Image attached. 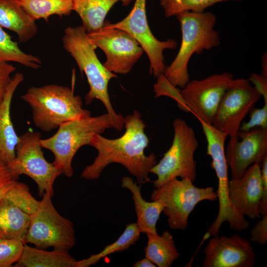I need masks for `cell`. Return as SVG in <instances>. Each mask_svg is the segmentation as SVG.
Masks as SVG:
<instances>
[{"label":"cell","instance_id":"obj_1","mask_svg":"<svg viewBox=\"0 0 267 267\" xmlns=\"http://www.w3.org/2000/svg\"><path fill=\"white\" fill-rule=\"evenodd\" d=\"M124 125L125 132L118 138L108 139L99 134L93 136L89 145L95 148L98 154L92 163L83 171L81 178L97 179L109 164L118 163L135 177L139 184L150 181V170L157 161L153 153L148 156L144 154L149 140L144 132L145 125L141 114L134 110L132 114L124 117Z\"/></svg>","mask_w":267,"mask_h":267},{"label":"cell","instance_id":"obj_2","mask_svg":"<svg viewBox=\"0 0 267 267\" xmlns=\"http://www.w3.org/2000/svg\"><path fill=\"white\" fill-rule=\"evenodd\" d=\"M63 46L74 59L81 72L86 75L89 86L85 97L86 104L94 99L99 100L106 108L107 113L114 121L116 130L121 131L124 127V117L117 114L112 107L108 91L109 81L117 75L107 70L99 60L96 48L89 41L84 27H67L62 38Z\"/></svg>","mask_w":267,"mask_h":267},{"label":"cell","instance_id":"obj_3","mask_svg":"<svg viewBox=\"0 0 267 267\" xmlns=\"http://www.w3.org/2000/svg\"><path fill=\"white\" fill-rule=\"evenodd\" d=\"M180 24L181 41L179 50L164 75L174 86L183 89L190 81L188 65L194 54L218 46L220 38L215 29V14L210 11H186L178 14Z\"/></svg>","mask_w":267,"mask_h":267},{"label":"cell","instance_id":"obj_4","mask_svg":"<svg viewBox=\"0 0 267 267\" xmlns=\"http://www.w3.org/2000/svg\"><path fill=\"white\" fill-rule=\"evenodd\" d=\"M32 111L35 125L43 131L50 132L67 121L91 116L83 108L81 96L74 89L56 84L32 87L21 96Z\"/></svg>","mask_w":267,"mask_h":267},{"label":"cell","instance_id":"obj_5","mask_svg":"<svg viewBox=\"0 0 267 267\" xmlns=\"http://www.w3.org/2000/svg\"><path fill=\"white\" fill-rule=\"evenodd\" d=\"M116 125L107 113L98 116L81 118L61 124L52 136L41 139L42 148L51 151L54 156L52 163L61 174L71 178L74 173L73 159L83 146L89 145L93 136L101 134Z\"/></svg>","mask_w":267,"mask_h":267},{"label":"cell","instance_id":"obj_6","mask_svg":"<svg viewBox=\"0 0 267 267\" xmlns=\"http://www.w3.org/2000/svg\"><path fill=\"white\" fill-rule=\"evenodd\" d=\"M207 142V155L212 158V166L218 179L217 199L219 206L218 215L211 224L208 233L218 235L222 223L227 222L231 230L241 231L247 230L249 222L230 204L228 197V166L225 156V142L228 135L212 124L199 121Z\"/></svg>","mask_w":267,"mask_h":267},{"label":"cell","instance_id":"obj_7","mask_svg":"<svg viewBox=\"0 0 267 267\" xmlns=\"http://www.w3.org/2000/svg\"><path fill=\"white\" fill-rule=\"evenodd\" d=\"M172 144L160 161L151 169L157 176L152 181L155 188L169 180L180 178L194 182L196 178L194 154L199 142L194 130L184 120L177 118L173 122Z\"/></svg>","mask_w":267,"mask_h":267},{"label":"cell","instance_id":"obj_8","mask_svg":"<svg viewBox=\"0 0 267 267\" xmlns=\"http://www.w3.org/2000/svg\"><path fill=\"white\" fill-rule=\"evenodd\" d=\"M150 197L152 201L164 203L163 212L171 229L184 230L196 205L204 200H216L217 194L213 187H198L189 180L175 178L154 189Z\"/></svg>","mask_w":267,"mask_h":267},{"label":"cell","instance_id":"obj_9","mask_svg":"<svg viewBox=\"0 0 267 267\" xmlns=\"http://www.w3.org/2000/svg\"><path fill=\"white\" fill-rule=\"evenodd\" d=\"M51 197L47 193L42 195L38 210L31 215L24 243L42 249L53 247L69 251L76 244L74 224L57 212Z\"/></svg>","mask_w":267,"mask_h":267},{"label":"cell","instance_id":"obj_10","mask_svg":"<svg viewBox=\"0 0 267 267\" xmlns=\"http://www.w3.org/2000/svg\"><path fill=\"white\" fill-rule=\"evenodd\" d=\"M39 132L28 131L19 136L15 148V157L7 165L18 179L21 175L31 178L37 184L39 195H54L53 184L61 174L53 163L46 161L40 144Z\"/></svg>","mask_w":267,"mask_h":267},{"label":"cell","instance_id":"obj_11","mask_svg":"<svg viewBox=\"0 0 267 267\" xmlns=\"http://www.w3.org/2000/svg\"><path fill=\"white\" fill-rule=\"evenodd\" d=\"M108 21L100 29L89 33L90 43L104 52L106 60L103 65L110 72L126 75L142 55L144 51L138 42L129 33L112 27Z\"/></svg>","mask_w":267,"mask_h":267},{"label":"cell","instance_id":"obj_12","mask_svg":"<svg viewBox=\"0 0 267 267\" xmlns=\"http://www.w3.org/2000/svg\"><path fill=\"white\" fill-rule=\"evenodd\" d=\"M262 97L247 79H233L225 90L212 126L230 138L236 136L243 120Z\"/></svg>","mask_w":267,"mask_h":267},{"label":"cell","instance_id":"obj_13","mask_svg":"<svg viewBox=\"0 0 267 267\" xmlns=\"http://www.w3.org/2000/svg\"><path fill=\"white\" fill-rule=\"evenodd\" d=\"M110 27L122 29L131 35L147 54L150 62V73L156 78L164 74L166 68L164 51L174 49L178 46L174 39L161 41L152 34L147 19L146 0H135L129 14L122 20L112 24Z\"/></svg>","mask_w":267,"mask_h":267},{"label":"cell","instance_id":"obj_14","mask_svg":"<svg viewBox=\"0 0 267 267\" xmlns=\"http://www.w3.org/2000/svg\"><path fill=\"white\" fill-rule=\"evenodd\" d=\"M233 79L231 73L224 72L189 81L180 93L190 113L199 121L212 124L221 99Z\"/></svg>","mask_w":267,"mask_h":267},{"label":"cell","instance_id":"obj_15","mask_svg":"<svg viewBox=\"0 0 267 267\" xmlns=\"http://www.w3.org/2000/svg\"><path fill=\"white\" fill-rule=\"evenodd\" d=\"M224 153L231 178H241L250 166L260 164L267 154V129L239 131L236 136L230 138Z\"/></svg>","mask_w":267,"mask_h":267},{"label":"cell","instance_id":"obj_16","mask_svg":"<svg viewBox=\"0 0 267 267\" xmlns=\"http://www.w3.org/2000/svg\"><path fill=\"white\" fill-rule=\"evenodd\" d=\"M204 250L203 267H253L256 255L250 241L234 233L213 236Z\"/></svg>","mask_w":267,"mask_h":267},{"label":"cell","instance_id":"obj_17","mask_svg":"<svg viewBox=\"0 0 267 267\" xmlns=\"http://www.w3.org/2000/svg\"><path fill=\"white\" fill-rule=\"evenodd\" d=\"M263 194V179L259 163L250 166L241 178L229 180L230 204L245 217L254 219L260 216L259 207Z\"/></svg>","mask_w":267,"mask_h":267},{"label":"cell","instance_id":"obj_18","mask_svg":"<svg viewBox=\"0 0 267 267\" xmlns=\"http://www.w3.org/2000/svg\"><path fill=\"white\" fill-rule=\"evenodd\" d=\"M22 73L17 72L12 77L5 97L0 105V161L8 165L15 157V148L19 140L10 117V106L13 95L23 81Z\"/></svg>","mask_w":267,"mask_h":267},{"label":"cell","instance_id":"obj_19","mask_svg":"<svg viewBox=\"0 0 267 267\" xmlns=\"http://www.w3.org/2000/svg\"><path fill=\"white\" fill-rule=\"evenodd\" d=\"M141 185H138L129 177H123L121 180V187L127 188L132 194L137 216L135 223L140 233H157L156 224L165 204L159 200L151 202L145 201L141 193Z\"/></svg>","mask_w":267,"mask_h":267},{"label":"cell","instance_id":"obj_20","mask_svg":"<svg viewBox=\"0 0 267 267\" xmlns=\"http://www.w3.org/2000/svg\"><path fill=\"white\" fill-rule=\"evenodd\" d=\"M35 21L16 0H0V26L15 33L19 42L26 43L37 34Z\"/></svg>","mask_w":267,"mask_h":267},{"label":"cell","instance_id":"obj_21","mask_svg":"<svg viewBox=\"0 0 267 267\" xmlns=\"http://www.w3.org/2000/svg\"><path fill=\"white\" fill-rule=\"evenodd\" d=\"M76 262L68 250L53 249L46 251L25 244L21 258L14 267H76Z\"/></svg>","mask_w":267,"mask_h":267},{"label":"cell","instance_id":"obj_22","mask_svg":"<svg viewBox=\"0 0 267 267\" xmlns=\"http://www.w3.org/2000/svg\"><path fill=\"white\" fill-rule=\"evenodd\" d=\"M132 0H72V11L80 16L87 33L101 28L111 8L117 2L127 6Z\"/></svg>","mask_w":267,"mask_h":267},{"label":"cell","instance_id":"obj_23","mask_svg":"<svg viewBox=\"0 0 267 267\" xmlns=\"http://www.w3.org/2000/svg\"><path fill=\"white\" fill-rule=\"evenodd\" d=\"M30 217L5 198H0V237L24 242Z\"/></svg>","mask_w":267,"mask_h":267},{"label":"cell","instance_id":"obj_24","mask_svg":"<svg viewBox=\"0 0 267 267\" xmlns=\"http://www.w3.org/2000/svg\"><path fill=\"white\" fill-rule=\"evenodd\" d=\"M146 234L148 240L144 248L145 257L150 260L156 267H171L180 256L171 233L166 230L161 235L157 233Z\"/></svg>","mask_w":267,"mask_h":267},{"label":"cell","instance_id":"obj_25","mask_svg":"<svg viewBox=\"0 0 267 267\" xmlns=\"http://www.w3.org/2000/svg\"><path fill=\"white\" fill-rule=\"evenodd\" d=\"M23 9L35 21L43 19L48 21L53 15L60 17L72 11V0H16Z\"/></svg>","mask_w":267,"mask_h":267},{"label":"cell","instance_id":"obj_26","mask_svg":"<svg viewBox=\"0 0 267 267\" xmlns=\"http://www.w3.org/2000/svg\"><path fill=\"white\" fill-rule=\"evenodd\" d=\"M140 233L135 222L128 224L123 232L116 241L106 246L98 253L92 254L86 259L77 261L76 267H89L112 254L127 250L138 240Z\"/></svg>","mask_w":267,"mask_h":267},{"label":"cell","instance_id":"obj_27","mask_svg":"<svg viewBox=\"0 0 267 267\" xmlns=\"http://www.w3.org/2000/svg\"><path fill=\"white\" fill-rule=\"evenodd\" d=\"M9 62L36 70L41 68L42 64L39 57L24 52L18 43L0 26V63Z\"/></svg>","mask_w":267,"mask_h":267},{"label":"cell","instance_id":"obj_28","mask_svg":"<svg viewBox=\"0 0 267 267\" xmlns=\"http://www.w3.org/2000/svg\"><path fill=\"white\" fill-rule=\"evenodd\" d=\"M230 0H160V4L166 17H170L186 11L203 12L216 3Z\"/></svg>","mask_w":267,"mask_h":267},{"label":"cell","instance_id":"obj_29","mask_svg":"<svg viewBox=\"0 0 267 267\" xmlns=\"http://www.w3.org/2000/svg\"><path fill=\"white\" fill-rule=\"evenodd\" d=\"M3 197L30 215L37 211L40 204V201L36 200L32 196L28 186L17 180Z\"/></svg>","mask_w":267,"mask_h":267},{"label":"cell","instance_id":"obj_30","mask_svg":"<svg viewBox=\"0 0 267 267\" xmlns=\"http://www.w3.org/2000/svg\"><path fill=\"white\" fill-rule=\"evenodd\" d=\"M24 244L20 240L0 237V267H10L17 263Z\"/></svg>","mask_w":267,"mask_h":267},{"label":"cell","instance_id":"obj_31","mask_svg":"<svg viewBox=\"0 0 267 267\" xmlns=\"http://www.w3.org/2000/svg\"><path fill=\"white\" fill-rule=\"evenodd\" d=\"M154 91L155 98L164 95L169 96L177 102L178 107L181 110L190 113L189 108L182 98L180 90L173 85L163 74L157 77L156 83L154 85Z\"/></svg>","mask_w":267,"mask_h":267},{"label":"cell","instance_id":"obj_32","mask_svg":"<svg viewBox=\"0 0 267 267\" xmlns=\"http://www.w3.org/2000/svg\"><path fill=\"white\" fill-rule=\"evenodd\" d=\"M249 113L250 120L241 124L240 131H249L256 127L267 129V103L261 108H253Z\"/></svg>","mask_w":267,"mask_h":267},{"label":"cell","instance_id":"obj_33","mask_svg":"<svg viewBox=\"0 0 267 267\" xmlns=\"http://www.w3.org/2000/svg\"><path fill=\"white\" fill-rule=\"evenodd\" d=\"M16 67L8 62L0 63V105L3 102Z\"/></svg>","mask_w":267,"mask_h":267},{"label":"cell","instance_id":"obj_34","mask_svg":"<svg viewBox=\"0 0 267 267\" xmlns=\"http://www.w3.org/2000/svg\"><path fill=\"white\" fill-rule=\"evenodd\" d=\"M262 216L250 231V240L254 243L265 245L267 242V214Z\"/></svg>","mask_w":267,"mask_h":267},{"label":"cell","instance_id":"obj_35","mask_svg":"<svg viewBox=\"0 0 267 267\" xmlns=\"http://www.w3.org/2000/svg\"><path fill=\"white\" fill-rule=\"evenodd\" d=\"M17 178L13 175L7 165L0 161V198L4 197Z\"/></svg>","mask_w":267,"mask_h":267},{"label":"cell","instance_id":"obj_36","mask_svg":"<svg viewBox=\"0 0 267 267\" xmlns=\"http://www.w3.org/2000/svg\"><path fill=\"white\" fill-rule=\"evenodd\" d=\"M263 179V194L259 207L260 215L267 214V154L263 158L260 164Z\"/></svg>","mask_w":267,"mask_h":267},{"label":"cell","instance_id":"obj_37","mask_svg":"<svg viewBox=\"0 0 267 267\" xmlns=\"http://www.w3.org/2000/svg\"><path fill=\"white\" fill-rule=\"evenodd\" d=\"M248 79L267 103V74L253 73Z\"/></svg>","mask_w":267,"mask_h":267},{"label":"cell","instance_id":"obj_38","mask_svg":"<svg viewBox=\"0 0 267 267\" xmlns=\"http://www.w3.org/2000/svg\"><path fill=\"white\" fill-rule=\"evenodd\" d=\"M134 267H156V266L148 258L145 257L142 259L135 262Z\"/></svg>","mask_w":267,"mask_h":267}]
</instances>
